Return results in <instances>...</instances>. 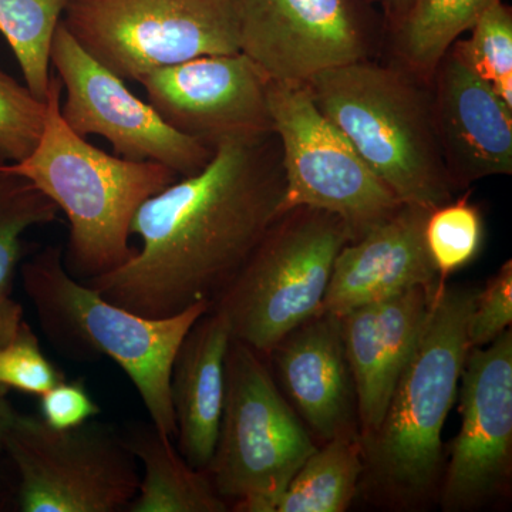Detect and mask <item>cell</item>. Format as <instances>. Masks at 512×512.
Returning a JSON list of instances; mask_svg holds the SVG:
<instances>
[{
    "label": "cell",
    "mask_w": 512,
    "mask_h": 512,
    "mask_svg": "<svg viewBox=\"0 0 512 512\" xmlns=\"http://www.w3.org/2000/svg\"><path fill=\"white\" fill-rule=\"evenodd\" d=\"M285 175L275 133L214 147L200 173L148 198L131 232L136 255L84 282L107 301L147 318L214 305L284 212Z\"/></svg>",
    "instance_id": "obj_1"
},
{
    "label": "cell",
    "mask_w": 512,
    "mask_h": 512,
    "mask_svg": "<svg viewBox=\"0 0 512 512\" xmlns=\"http://www.w3.org/2000/svg\"><path fill=\"white\" fill-rule=\"evenodd\" d=\"M478 289L440 284L386 413L362 440V478L393 507L417 508L443 476V436L470 346L467 325Z\"/></svg>",
    "instance_id": "obj_2"
},
{
    "label": "cell",
    "mask_w": 512,
    "mask_h": 512,
    "mask_svg": "<svg viewBox=\"0 0 512 512\" xmlns=\"http://www.w3.org/2000/svg\"><path fill=\"white\" fill-rule=\"evenodd\" d=\"M62 90L52 74L39 146L20 163L2 167L26 178L64 212L69 222L64 268L87 282L136 255L131 225L138 208L180 175L165 165L107 154L74 133L60 114Z\"/></svg>",
    "instance_id": "obj_3"
},
{
    "label": "cell",
    "mask_w": 512,
    "mask_h": 512,
    "mask_svg": "<svg viewBox=\"0 0 512 512\" xmlns=\"http://www.w3.org/2000/svg\"><path fill=\"white\" fill-rule=\"evenodd\" d=\"M426 86L403 67L367 59L305 84L323 116L403 204L436 210L453 201L458 188L441 153Z\"/></svg>",
    "instance_id": "obj_4"
},
{
    "label": "cell",
    "mask_w": 512,
    "mask_h": 512,
    "mask_svg": "<svg viewBox=\"0 0 512 512\" xmlns=\"http://www.w3.org/2000/svg\"><path fill=\"white\" fill-rule=\"evenodd\" d=\"M20 274L50 342L73 359L106 356L116 362L136 387L151 424L175 439L171 369L188 330L211 305L197 303L168 318L137 315L73 278L59 247L37 252Z\"/></svg>",
    "instance_id": "obj_5"
},
{
    "label": "cell",
    "mask_w": 512,
    "mask_h": 512,
    "mask_svg": "<svg viewBox=\"0 0 512 512\" xmlns=\"http://www.w3.org/2000/svg\"><path fill=\"white\" fill-rule=\"evenodd\" d=\"M350 239L345 222L328 211L285 212L212 305L227 318L232 339L271 353L322 313L333 265Z\"/></svg>",
    "instance_id": "obj_6"
},
{
    "label": "cell",
    "mask_w": 512,
    "mask_h": 512,
    "mask_svg": "<svg viewBox=\"0 0 512 512\" xmlns=\"http://www.w3.org/2000/svg\"><path fill=\"white\" fill-rule=\"evenodd\" d=\"M316 448L258 352L232 339L220 433L207 470L217 493L235 500V511L265 512Z\"/></svg>",
    "instance_id": "obj_7"
},
{
    "label": "cell",
    "mask_w": 512,
    "mask_h": 512,
    "mask_svg": "<svg viewBox=\"0 0 512 512\" xmlns=\"http://www.w3.org/2000/svg\"><path fill=\"white\" fill-rule=\"evenodd\" d=\"M62 23L123 80L239 49V0H69Z\"/></svg>",
    "instance_id": "obj_8"
},
{
    "label": "cell",
    "mask_w": 512,
    "mask_h": 512,
    "mask_svg": "<svg viewBox=\"0 0 512 512\" xmlns=\"http://www.w3.org/2000/svg\"><path fill=\"white\" fill-rule=\"evenodd\" d=\"M285 175L284 212L298 207L335 214L350 241L392 217L403 202L323 116L305 86L266 83Z\"/></svg>",
    "instance_id": "obj_9"
},
{
    "label": "cell",
    "mask_w": 512,
    "mask_h": 512,
    "mask_svg": "<svg viewBox=\"0 0 512 512\" xmlns=\"http://www.w3.org/2000/svg\"><path fill=\"white\" fill-rule=\"evenodd\" d=\"M5 453L18 470L23 512H120L140 485L124 436L94 419L56 430L18 413Z\"/></svg>",
    "instance_id": "obj_10"
},
{
    "label": "cell",
    "mask_w": 512,
    "mask_h": 512,
    "mask_svg": "<svg viewBox=\"0 0 512 512\" xmlns=\"http://www.w3.org/2000/svg\"><path fill=\"white\" fill-rule=\"evenodd\" d=\"M50 63L66 92L60 114L74 133L106 138L116 156L165 165L180 177L210 163L214 148L168 126L151 104L128 90L126 80L84 52L62 22Z\"/></svg>",
    "instance_id": "obj_11"
},
{
    "label": "cell",
    "mask_w": 512,
    "mask_h": 512,
    "mask_svg": "<svg viewBox=\"0 0 512 512\" xmlns=\"http://www.w3.org/2000/svg\"><path fill=\"white\" fill-rule=\"evenodd\" d=\"M461 386L460 430L441 485L447 512L476 511L503 494L512 468V332L470 349Z\"/></svg>",
    "instance_id": "obj_12"
},
{
    "label": "cell",
    "mask_w": 512,
    "mask_h": 512,
    "mask_svg": "<svg viewBox=\"0 0 512 512\" xmlns=\"http://www.w3.org/2000/svg\"><path fill=\"white\" fill-rule=\"evenodd\" d=\"M239 49L268 82L305 86L367 56L360 0H239Z\"/></svg>",
    "instance_id": "obj_13"
},
{
    "label": "cell",
    "mask_w": 512,
    "mask_h": 512,
    "mask_svg": "<svg viewBox=\"0 0 512 512\" xmlns=\"http://www.w3.org/2000/svg\"><path fill=\"white\" fill-rule=\"evenodd\" d=\"M136 82L168 126L205 146L274 133L268 80L242 52L158 67Z\"/></svg>",
    "instance_id": "obj_14"
},
{
    "label": "cell",
    "mask_w": 512,
    "mask_h": 512,
    "mask_svg": "<svg viewBox=\"0 0 512 512\" xmlns=\"http://www.w3.org/2000/svg\"><path fill=\"white\" fill-rule=\"evenodd\" d=\"M431 92L441 153L457 188L512 173V110L451 46ZM430 83V84H431Z\"/></svg>",
    "instance_id": "obj_15"
},
{
    "label": "cell",
    "mask_w": 512,
    "mask_h": 512,
    "mask_svg": "<svg viewBox=\"0 0 512 512\" xmlns=\"http://www.w3.org/2000/svg\"><path fill=\"white\" fill-rule=\"evenodd\" d=\"M430 211L420 205L403 204L392 217L340 249L323 312L343 316L416 286L436 291L444 284L424 238Z\"/></svg>",
    "instance_id": "obj_16"
},
{
    "label": "cell",
    "mask_w": 512,
    "mask_h": 512,
    "mask_svg": "<svg viewBox=\"0 0 512 512\" xmlns=\"http://www.w3.org/2000/svg\"><path fill=\"white\" fill-rule=\"evenodd\" d=\"M434 292L416 286L339 316L355 384L360 440L372 436L383 420L400 373L419 339Z\"/></svg>",
    "instance_id": "obj_17"
},
{
    "label": "cell",
    "mask_w": 512,
    "mask_h": 512,
    "mask_svg": "<svg viewBox=\"0 0 512 512\" xmlns=\"http://www.w3.org/2000/svg\"><path fill=\"white\" fill-rule=\"evenodd\" d=\"M271 355L286 399L315 436L328 441L359 434L339 316L319 313L285 336Z\"/></svg>",
    "instance_id": "obj_18"
},
{
    "label": "cell",
    "mask_w": 512,
    "mask_h": 512,
    "mask_svg": "<svg viewBox=\"0 0 512 512\" xmlns=\"http://www.w3.org/2000/svg\"><path fill=\"white\" fill-rule=\"evenodd\" d=\"M231 340L227 318L211 306L188 330L171 369L178 451L201 471L210 467L220 433L225 357Z\"/></svg>",
    "instance_id": "obj_19"
},
{
    "label": "cell",
    "mask_w": 512,
    "mask_h": 512,
    "mask_svg": "<svg viewBox=\"0 0 512 512\" xmlns=\"http://www.w3.org/2000/svg\"><path fill=\"white\" fill-rule=\"evenodd\" d=\"M127 447L140 460L144 476L130 512H225L224 498L215 490L207 471L191 467L173 439L156 427L140 424L124 434Z\"/></svg>",
    "instance_id": "obj_20"
},
{
    "label": "cell",
    "mask_w": 512,
    "mask_h": 512,
    "mask_svg": "<svg viewBox=\"0 0 512 512\" xmlns=\"http://www.w3.org/2000/svg\"><path fill=\"white\" fill-rule=\"evenodd\" d=\"M359 434H342L316 448L265 512H343L355 500L362 480Z\"/></svg>",
    "instance_id": "obj_21"
},
{
    "label": "cell",
    "mask_w": 512,
    "mask_h": 512,
    "mask_svg": "<svg viewBox=\"0 0 512 512\" xmlns=\"http://www.w3.org/2000/svg\"><path fill=\"white\" fill-rule=\"evenodd\" d=\"M497 0H414L392 26L404 70L426 84L451 46Z\"/></svg>",
    "instance_id": "obj_22"
},
{
    "label": "cell",
    "mask_w": 512,
    "mask_h": 512,
    "mask_svg": "<svg viewBox=\"0 0 512 512\" xmlns=\"http://www.w3.org/2000/svg\"><path fill=\"white\" fill-rule=\"evenodd\" d=\"M69 0H0V33L37 99L50 89V52Z\"/></svg>",
    "instance_id": "obj_23"
},
{
    "label": "cell",
    "mask_w": 512,
    "mask_h": 512,
    "mask_svg": "<svg viewBox=\"0 0 512 512\" xmlns=\"http://www.w3.org/2000/svg\"><path fill=\"white\" fill-rule=\"evenodd\" d=\"M57 217L55 202L26 178L0 167V293L12 288L22 258V235Z\"/></svg>",
    "instance_id": "obj_24"
},
{
    "label": "cell",
    "mask_w": 512,
    "mask_h": 512,
    "mask_svg": "<svg viewBox=\"0 0 512 512\" xmlns=\"http://www.w3.org/2000/svg\"><path fill=\"white\" fill-rule=\"evenodd\" d=\"M480 211L467 198L430 211L424 229L427 249L441 282L470 264L483 244Z\"/></svg>",
    "instance_id": "obj_25"
},
{
    "label": "cell",
    "mask_w": 512,
    "mask_h": 512,
    "mask_svg": "<svg viewBox=\"0 0 512 512\" xmlns=\"http://www.w3.org/2000/svg\"><path fill=\"white\" fill-rule=\"evenodd\" d=\"M473 36L457 40L454 47L483 79L493 84L495 93L512 110V10L497 0L477 22Z\"/></svg>",
    "instance_id": "obj_26"
},
{
    "label": "cell",
    "mask_w": 512,
    "mask_h": 512,
    "mask_svg": "<svg viewBox=\"0 0 512 512\" xmlns=\"http://www.w3.org/2000/svg\"><path fill=\"white\" fill-rule=\"evenodd\" d=\"M49 103L0 69V167L20 163L39 146Z\"/></svg>",
    "instance_id": "obj_27"
},
{
    "label": "cell",
    "mask_w": 512,
    "mask_h": 512,
    "mask_svg": "<svg viewBox=\"0 0 512 512\" xmlns=\"http://www.w3.org/2000/svg\"><path fill=\"white\" fill-rule=\"evenodd\" d=\"M62 380L63 373L47 359L35 333L23 322L18 335L0 348V394L16 389L40 397Z\"/></svg>",
    "instance_id": "obj_28"
},
{
    "label": "cell",
    "mask_w": 512,
    "mask_h": 512,
    "mask_svg": "<svg viewBox=\"0 0 512 512\" xmlns=\"http://www.w3.org/2000/svg\"><path fill=\"white\" fill-rule=\"evenodd\" d=\"M511 323L512 262L507 261L477 293L476 303L468 319V346L474 349L490 345L511 328Z\"/></svg>",
    "instance_id": "obj_29"
},
{
    "label": "cell",
    "mask_w": 512,
    "mask_h": 512,
    "mask_svg": "<svg viewBox=\"0 0 512 512\" xmlns=\"http://www.w3.org/2000/svg\"><path fill=\"white\" fill-rule=\"evenodd\" d=\"M99 414V404L94 402L83 380L64 379L40 396V417L52 429H73Z\"/></svg>",
    "instance_id": "obj_30"
},
{
    "label": "cell",
    "mask_w": 512,
    "mask_h": 512,
    "mask_svg": "<svg viewBox=\"0 0 512 512\" xmlns=\"http://www.w3.org/2000/svg\"><path fill=\"white\" fill-rule=\"evenodd\" d=\"M23 322L25 320L20 303L10 296V292L0 293V348L18 335Z\"/></svg>",
    "instance_id": "obj_31"
},
{
    "label": "cell",
    "mask_w": 512,
    "mask_h": 512,
    "mask_svg": "<svg viewBox=\"0 0 512 512\" xmlns=\"http://www.w3.org/2000/svg\"><path fill=\"white\" fill-rule=\"evenodd\" d=\"M16 416L18 412L15 407L10 404L6 396H0V454L5 453L6 437L15 423Z\"/></svg>",
    "instance_id": "obj_32"
},
{
    "label": "cell",
    "mask_w": 512,
    "mask_h": 512,
    "mask_svg": "<svg viewBox=\"0 0 512 512\" xmlns=\"http://www.w3.org/2000/svg\"><path fill=\"white\" fill-rule=\"evenodd\" d=\"M367 2L379 5L383 9L384 16L393 26L407 12L414 0H367Z\"/></svg>",
    "instance_id": "obj_33"
}]
</instances>
